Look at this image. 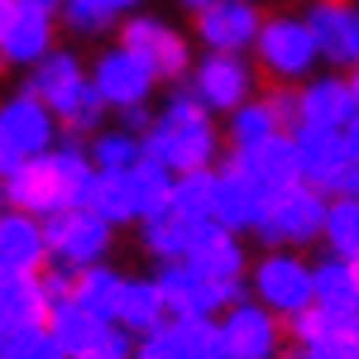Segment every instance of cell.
<instances>
[{"mask_svg": "<svg viewBox=\"0 0 359 359\" xmlns=\"http://www.w3.org/2000/svg\"><path fill=\"white\" fill-rule=\"evenodd\" d=\"M91 177H96V168L86 163V154L77 144H62L43 158H29L20 172H10L5 196H10V211H29V216L53 221L62 211L82 206Z\"/></svg>", "mask_w": 359, "mask_h": 359, "instance_id": "6da1fadb", "label": "cell"}, {"mask_svg": "<svg viewBox=\"0 0 359 359\" xmlns=\"http://www.w3.org/2000/svg\"><path fill=\"white\" fill-rule=\"evenodd\" d=\"M144 158L172 172H206V163L216 158V130L206 120V106L196 96H172L154 130L144 135Z\"/></svg>", "mask_w": 359, "mask_h": 359, "instance_id": "7a4b0ae2", "label": "cell"}, {"mask_svg": "<svg viewBox=\"0 0 359 359\" xmlns=\"http://www.w3.org/2000/svg\"><path fill=\"white\" fill-rule=\"evenodd\" d=\"M326 221H331V206L321 187L311 182H292L283 192L269 196L264 206V221H259V240L273 249H287V245H311L326 235Z\"/></svg>", "mask_w": 359, "mask_h": 359, "instance_id": "3957f363", "label": "cell"}, {"mask_svg": "<svg viewBox=\"0 0 359 359\" xmlns=\"http://www.w3.org/2000/svg\"><path fill=\"white\" fill-rule=\"evenodd\" d=\"M53 144V111L39 96H15L0 111V172H20L29 158H43Z\"/></svg>", "mask_w": 359, "mask_h": 359, "instance_id": "277c9868", "label": "cell"}, {"mask_svg": "<svg viewBox=\"0 0 359 359\" xmlns=\"http://www.w3.org/2000/svg\"><path fill=\"white\" fill-rule=\"evenodd\" d=\"M154 283L163 287L168 316H201V321H211V311L235 306V297H240V283H216V278H206L201 269H192L187 259L163 264V273L154 278Z\"/></svg>", "mask_w": 359, "mask_h": 359, "instance_id": "5b68a950", "label": "cell"}, {"mask_svg": "<svg viewBox=\"0 0 359 359\" xmlns=\"http://www.w3.org/2000/svg\"><path fill=\"white\" fill-rule=\"evenodd\" d=\"M53 43V5L39 0H0V53L10 67L43 62Z\"/></svg>", "mask_w": 359, "mask_h": 359, "instance_id": "8992f818", "label": "cell"}, {"mask_svg": "<svg viewBox=\"0 0 359 359\" xmlns=\"http://www.w3.org/2000/svg\"><path fill=\"white\" fill-rule=\"evenodd\" d=\"M106 245H111V221H101L86 206H72V211L48 221V254H53L57 269H72V273L96 269Z\"/></svg>", "mask_w": 359, "mask_h": 359, "instance_id": "52a82bcc", "label": "cell"}, {"mask_svg": "<svg viewBox=\"0 0 359 359\" xmlns=\"http://www.w3.org/2000/svg\"><path fill=\"white\" fill-rule=\"evenodd\" d=\"M254 292L269 311H283V316H297L306 306H316V269H306L302 259L292 254H269L259 269H254Z\"/></svg>", "mask_w": 359, "mask_h": 359, "instance_id": "ba28073f", "label": "cell"}, {"mask_svg": "<svg viewBox=\"0 0 359 359\" xmlns=\"http://www.w3.org/2000/svg\"><path fill=\"white\" fill-rule=\"evenodd\" d=\"M254 48H259L264 72L278 77V82L306 77V72H311V62H316V53H321V43H316V34H311L306 20H269Z\"/></svg>", "mask_w": 359, "mask_h": 359, "instance_id": "9c48e42d", "label": "cell"}, {"mask_svg": "<svg viewBox=\"0 0 359 359\" xmlns=\"http://www.w3.org/2000/svg\"><path fill=\"white\" fill-rule=\"evenodd\" d=\"M269 196L273 192L259 187V182L245 172L240 158H230V163L216 172V221H221L225 230H259Z\"/></svg>", "mask_w": 359, "mask_h": 359, "instance_id": "30bf717a", "label": "cell"}, {"mask_svg": "<svg viewBox=\"0 0 359 359\" xmlns=\"http://www.w3.org/2000/svg\"><path fill=\"white\" fill-rule=\"evenodd\" d=\"M225 359H273L278 355V321L264 302H235L221 321Z\"/></svg>", "mask_w": 359, "mask_h": 359, "instance_id": "8fae6325", "label": "cell"}, {"mask_svg": "<svg viewBox=\"0 0 359 359\" xmlns=\"http://www.w3.org/2000/svg\"><path fill=\"white\" fill-rule=\"evenodd\" d=\"M196 34H201V43L211 53H240L249 43H259L264 20H259V10L249 0H216L211 10H201Z\"/></svg>", "mask_w": 359, "mask_h": 359, "instance_id": "7c38bea8", "label": "cell"}, {"mask_svg": "<svg viewBox=\"0 0 359 359\" xmlns=\"http://www.w3.org/2000/svg\"><path fill=\"white\" fill-rule=\"evenodd\" d=\"M316 306L326 311L335 340L359 345V283L345 259H331L316 269Z\"/></svg>", "mask_w": 359, "mask_h": 359, "instance_id": "4fadbf2b", "label": "cell"}, {"mask_svg": "<svg viewBox=\"0 0 359 359\" xmlns=\"http://www.w3.org/2000/svg\"><path fill=\"white\" fill-rule=\"evenodd\" d=\"M249 91H254V72L240 53H211L196 67V101L206 111H240L249 106Z\"/></svg>", "mask_w": 359, "mask_h": 359, "instance_id": "5bb4252c", "label": "cell"}, {"mask_svg": "<svg viewBox=\"0 0 359 359\" xmlns=\"http://www.w3.org/2000/svg\"><path fill=\"white\" fill-rule=\"evenodd\" d=\"M91 82L101 86V96H106V106H120V111H130V106H144V96L154 91V67L144 62L139 53H130L125 43L111 48V53L96 62V77Z\"/></svg>", "mask_w": 359, "mask_h": 359, "instance_id": "9a60e30c", "label": "cell"}, {"mask_svg": "<svg viewBox=\"0 0 359 359\" xmlns=\"http://www.w3.org/2000/svg\"><path fill=\"white\" fill-rule=\"evenodd\" d=\"M292 139H297V154H302V177L311 187L326 192L335 182V172L350 163V135L335 130V125H311V120H302L292 130Z\"/></svg>", "mask_w": 359, "mask_h": 359, "instance_id": "2e32d148", "label": "cell"}, {"mask_svg": "<svg viewBox=\"0 0 359 359\" xmlns=\"http://www.w3.org/2000/svg\"><path fill=\"white\" fill-rule=\"evenodd\" d=\"M48 316H53V297H48L43 278L5 269V278H0V326L25 331V326H48Z\"/></svg>", "mask_w": 359, "mask_h": 359, "instance_id": "e0dca14e", "label": "cell"}, {"mask_svg": "<svg viewBox=\"0 0 359 359\" xmlns=\"http://www.w3.org/2000/svg\"><path fill=\"white\" fill-rule=\"evenodd\" d=\"M306 25H311L321 53L331 57V62L359 67V10L355 5H345V0H321V5L306 15Z\"/></svg>", "mask_w": 359, "mask_h": 359, "instance_id": "ac0fdd59", "label": "cell"}, {"mask_svg": "<svg viewBox=\"0 0 359 359\" xmlns=\"http://www.w3.org/2000/svg\"><path fill=\"white\" fill-rule=\"evenodd\" d=\"M120 43H125L130 53L144 57V62L154 67V77H182V72H187V43L168 25H158V20H130Z\"/></svg>", "mask_w": 359, "mask_h": 359, "instance_id": "d6986e66", "label": "cell"}, {"mask_svg": "<svg viewBox=\"0 0 359 359\" xmlns=\"http://www.w3.org/2000/svg\"><path fill=\"white\" fill-rule=\"evenodd\" d=\"M187 264L201 269L206 278H216V283H240L245 249L235 245V230H225L221 221H201V225H196V240H192Z\"/></svg>", "mask_w": 359, "mask_h": 359, "instance_id": "ffe728a7", "label": "cell"}, {"mask_svg": "<svg viewBox=\"0 0 359 359\" xmlns=\"http://www.w3.org/2000/svg\"><path fill=\"white\" fill-rule=\"evenodd\" d=\"M48 331H53V340L62 345L67 359H82L111 340V321L96 316V311H86L82 302H57L53 316H48Z\"/></svg>", "mask_w": 359, "mask_h": 359, "instance_id": "44dd1931", "label": "cell"}, {"mask_svg": "<svg viewBox=\"0 0 359 359\" xmlns=\"http://www.w3.org/2000/svg\"><path fill=\"white\" fill-rule=\"evenodd\" d=\"M43 259H48V225H39L29 211H5V221H0V264L20 269V273H39Z\"/></svg>", "mask_w": 359, "mask_h": 359, "instance_id": "7402d4cb", "label": "cell"}, {"mask_svg": "<svg viewBox=\"0 0 359 359\" xmlns=\"http://www.w3.org/2000/svg\"><path fill=\"white\" fill-rule=\"evenodd\" d=\"M245 172L259 182V187H269V192H283V187H292V182H306L302 177V154H297V139L292 135H273L264 149H254V154H235Z\"/></svg>", "mask_w": 359, "mask_h": 359, "instance_id": "603a6c76", "label": "cell"}, {"mask_svg": "<svg viewBox=\"0 0 359 359\" xmlns=\"http://www.w3.org/2000/svg\"><path fill=\"white\" fill-rule=\"evenodd\" d=\"M172 359H225V335L221 326L201 321V316H172L163 331H154Z\"/></svg>", "mask_w": 359, "mask_h": 359, "instance_id": "cb8c5ba5", "label": "cell"}, {"mask_svg": "<svg viewBox=\"0 0 359 359\" xmlns=\"http://www.w3.org/2000/svg\"><path fill=\"white\" fill-rule=\"evenodd\" d=\"M82 82H86L82 62H77L72 53H48L34 72H29L25 91H29V96H39L43 106H53V115H62V111H67V101L82 91Z\"/></svg>", "mask_w": 359, "mask_h": 359, "instance_id": "d4e9b609", "label": "cell"}, {"mask_svg": "<svg viewBox=\"0 0 359 359\" xmlns=\"http://www.w3.org/2000/svg\"><path fill=\"white\" fill-rule=\"evenodd\" d=\"M355 115H359V96H355V86L340 82V77H321V82H311L302 91V120H311V125L345 130Z\"/></svg>", "mask_w": 359, "mask_h": 359, "instance_id": "484cf974", "label": "cell"}, {"mask_svg": "<svg viewBox=\"0 0 359 359\" xmlns=\"http://www.w3.org/2000/svg\"><path fill=\"white\" fill-rule=\"evenodd\" d=\"M86 211H96L101 221L111 225H125L139 216V196H135V177L130 172H101L96 168V177H91V187H86Z\"/></svg>", "mask_w": 359, "mask_h": 359, "instance_id": "4316f807", "label": "cell"}, {"mask_svg": "<svg viewBox=\"0 0 359 359\" xmlns=\"http://www.w3.org/2000/svg\"><path fill=\"white\" fill-rule=\"evenodd\" d=\"M168 302H163V287L158 283H139V278H130L125 283V297H120V326L130 335H154V331H163L168 321Z\"/></svg>", "mask_w": 359, "mask_h": 359, "instance_id": "83f0119b", "label": "cell"}, {"mask_svg": "<svg viewBox=\"0 0 359 359\" xmlns=\"http://www.w3.org/2000/svg\"><path fill=\"white\" fill-rule=\"evenodd\" d=\"M196 225H201V221H187V216H177V211L154 216V221H144V249H149V254H158L163 264H177V259H187V254H192Z\"/></svg>", "mask_w": 359, "mask_h": 359, "instance_id": "f1b7e54d", "label": "cell"}, {"mask_svg": "<svg viewBox=\"0 0 359 359\" xmlns=\"http://www.w3.org/2000/svg\"><path fill=\"white\" fill-rule=\"evenodd\" d=\"M120 297H125V278L111 273L106 264H96V269H82V273H77L72 302H82L86 311H96V316L115 321V316H120Z\"/></svg>", "mask_w": 359, "mask_h": 359, "instance_id": "f546056e", "label": "cell"}, {"mask_svg": "<svg viewBox=\"0 0 359 359\" xmlns=\"http://www.w3.org/2000/svg\"><path fill=\"white\" fill-rule=\"evenodd\" d=\"M273 135H283V125H278L269 101H249L240 111H230V144H235V154H254Z\"/></svg>", "mask_w": 359, "mask_h": 359, "instance_id": "4dcf8cb0", "label": "cell"}, {"mask_svg": "<svg viewBox=\"0 0 359 359\" xmlns=\"http://www.w3.org/2000/svg\"><path fill=\"white\" fill-rule=\"evenodd\" d=\"M168 172H172V168L154 163V158H144V163L130 172V177H135V196H139V221H154V216H168V211H172L177 182H168Z\"/></svg>", "mask_w": 359, "mask_h": 359, "instance_id": "1f68e13d", "label": "cell"}, {"mask_svg": "<svg viewBox=\"0 0 359 359\" xmlns=\"http://www.w3.org/2000/svg\"><path fill=\"white\" fill-rule=\"evenodd\" d=\"M172 211L187 221H216V172H182L172 192Z\"/></svg>", "mask_w": 359, "mask_h": 359, "instance_id": "d6a6232c", "label": "cell"}, {"mask_svg": "<svg viewBox=\"0 0 359 359\" xmlns=\"http://www.w3.org/2000/svg\"><path fill=\"white\" fill-rule=\"evenodd\" d=\"M326 245L335 259L355 264L359 259V196H340L331 206V221H326Z\"/></svg>", "mask_w": 359, "mask_h": 359, "instance_id": "836d02e7", "label": "cell"}, {"mask_svg": "<svg viewBox=\"0 0 359 359\" xmlns=\"http://www.w3.org/2000/svg\"><path fill=\"white\" fill-rule=\"evenodd\" d=\"M91 163L101 172H135L144 163V139H135L130 130H115V135H101L91 144Z\"/></svg>", "mask_w": 359, "mask_h": 359, "instance_id": "e575fe53", "label": "cell"}, {"mask_svg": "<svg viewBox=\"0 0 359 359\" xmlns=\"http://www.w3.org/2000/svg\"><path fill=\"white\" fill-rule=\"evenodd\" d=\"M0 359H67V355L48 326H25V331H5Z\"/></svg>", "mask_w": 359, "mask_h": 359, "instance_id": "d590c367", "label": "cell"}, {"mask_svg": "<svg viewBox=\"0 0 359 359\" xmlns=\"http://www.w3.org/2000/svg\"><path fill=\"white\" fill-rule=\"evenodd\" d=\"M101 106H106L101 86H96V82H82V91L67 101V111L57 115V120H67V130L86 135V130H96V120H101Z\"/></svg>", "mask_w": 359, "mask_h": 359, "instance_id": "8d00e7d4", "label": "cell"}, {"mask_svg": "<svg viewBox=\"0 0 359 359\" xmlns=\"http://www.w3.org/2000/svg\"><path fill=\"white\" fill-rule=\"evenodd\" d=\"M115 20V10L106 0H67V25L77 34H101Z\"/></svg>", "mask_w": 359, "mask_h": 359, "instance_id": "74e56055", "label": "cell"}, {"mask_svg": "<svg viewBox=\"0 0 359 359\" xmlns=\"http://www.w3.org/2000/svg\"><path fill=\"white\" fill-rule=\"evenodd\" d=\"M292 335H297V340H302V350L306 345H321V340H331V321H326V311H321V306H306V311H297V316H292Z\"/></svg>", "mask_w": 359, "mask_h": 359, "instance_id": "f35d334b", "label": "cell"}, {"mask_svg": "<svg viewBox=\"0 0 359 359\" xmlns=\"http://www.w3.org/2000/svg\"><path fill=\"white\" fill-rule=\"evenodd\" d=\"M306 359H355V345L350 340H321V345H306Z\"/></svg>", "mask_w": 359, "mask_h": 359, "instance_id": "ab89813d", "label": "cell"}, {"mask_svg": "<svg viewBox=\"0 0 359 359\" xmlns=\"http://www.w3.org/2000/svg\"><path fill=\"white\" fill-rule=\"evenodd\" d=\"M326 192H340V196H359V158H350V163L335 172V182L326 187Z\"/></svg>", "mask_w": 359, "mask_h": 359, "instance_id": "60d3db41", "label": "cell"}, {"mask_svg": "<svg viewBox=\"0 0 359 359\" xmlns=\"http://www.w3.org/2000/svg\"><path fill=\"white\" fill-rule=\"evenodd\" d=\"M125 130H144V135H149V130H154V125H149V111H144V106H130V111H125Z\"/></svg>", "mask_w": 359, "mask_h": 359, "instance_id": "b9f144b4", "label": "cell"}, {"mask_svg": "<svg viewBox=\"0 0 359 359\" xmlns=\"http://www.w3.org/2000/svg\"><path fill=\"white\" fill-rule=\"evenodd\" d=\"M345 135H350V158H359V115L345 125Z\"/></svg>", "mask_w": 359, "mask_h": 359, "instance_id": "7bdbcfd3", "label": "cell"}, {"mask_svg": "<svg viewBox=\"0 0 359 359\" xmlns=\"http://www.w3.org/2000/svg\"><path fill=\"white\" fill-rule=\"evenodd\" d=\"M82 359H130V355H120V350H111V345H101V350H91V355Z\"/></svg>", "mask_w": 359, "mask_h": 359, "instance_id": "ee69618b", "label": "cell"}, {"mask_svg": "<svg viewBox=\"0 0 359 359\" xmlns=\"http://www.w3.org/2000/svg\"><path fill=\"white\" fill-rule=\"evenodd\" d=\"M182 5H187V10H196V15H201V10H211V5H216V0H182Z\"/></svg>", "mask_w": 359, "mask_h": 359, "instance_id": "f6af8a7d", "label": "cell"}, {"mask_svg": "<svg viewBox=\"0 0 359 359\" xmlns=\"http://www.w3.org/2000/svg\"><path fill=\"white\" fill-rule=\"evenodd\" d=\"M106 5H111L115 15H120V10H130V5H139V0H106Z\"/></svg>", "mask_w": 359, "mask_h": 359, "instance_id": "bcb514c9", "label": "cell"}, {"mask_svg": "<svg viewBox=\"0 0 359 359\" xmlns=\"http://www.w3.org/2000/svg\"><path fill=\"white\" fill-rule=\"evenodd\" d=\"M350 273H355V283H359V259H355V264H350Z\"/></svg>", "mask_w": 359, "mask_h": 359, "instance_id": "7dc6e473", "label": "cell"}, {"mask_svg": "<svg viewBox=\"0 0 359 359\" xmlns=\"http://www.w3.org/2000/svg\"><path fill=\"white\" fill-rule=\"evenodd\" d=\"M350 86H355V96H359V67H355V82H350Z\"/></svg>", "mask_w": 359, "mask_h": 359, "instance_id": "c3c4849f", "label": "cell"}, {"mask_svg": "<svg viewBox=\"0 0 359 359\" xmlns=\"http://www.w3.org/2000/svg\"><path fill=\"white\" fill-rule=\"evenodd\" d=\"M283 359H306V350H302V355H283Z\"/></svg>", "mask_w": 359, "mask_h": 359, "instance_id": "681fc988", "label": "cell"}, {"mask_svg": "<svg viewBox=\"0 0 359 359\" xmlns=\"http://www.w3.org/2000/svg\"><path fill=\"white\" fill-rule=\"evenodd\" d=\"M355 359H359V345H355Z\"/></svg>", "mask_w": 359, "mask_h": 359, "instance_id": "f907efd6", "label": "cell"}, {"mask_svg": "<svg viewBox=\"0 0 359 359\" xmlns=\"http://www.w3.org/2000/svg\"><path fill=\"white\" fill-rule=\"evenodd\" d=\"M48 5H53V0H48ZM62 5H67V0H62Z\"/></svg>", "mask_w": 359, "mask_h": 359, "instance_id": "816d5d0a", "label": "cell"}]
</instances>
